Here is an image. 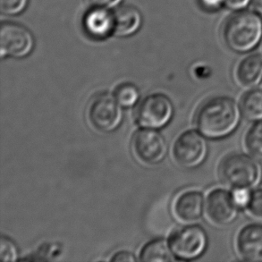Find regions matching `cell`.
<instances>
[{"mask_svg":"<svg viewBox=\"0 0 262 262\" xmlns=\"http://www.w3.org/2000/svg\"><path fill=\"white\" fill-rule=\"evenodd\" d=\"M241 106L227 96L206 100L195 115L198 131L209 139H222L233 134L241 121Z\"/></svg>","mask_w":262,"mask_h":262,"instance_id":"6da1fadb","label":"cell"},{"mask_svg":"<svg viewBox=\"0 0 262 262\" xmlns=\"http://www.w3.org/2000/svg\"><path fill=\"white\" fill-rule=\"evenodd\" d=\"M222 35L231 50L238 53L249 52L261 40V17L250 11L236 12L224 23Z\"/></svg>","mask_w":262,"mask_h":262,"instance_id":"7a4b0ae2","label":"cell"},{"mask_svg":"<svg viewBox=\"0 0 262 262\" xmlns=\"http://www.w3.org/2000/svg\"><path fill=\"white\" fill-rule=\"evenodd\" d=\"M220 177L225 184L235 188L252 189L262 179L261 165L252 157L232 153L221 160Z\"/></svg>","mask_w":262,"mask_h":262,"instance_id":"3957f363","label":"cell"},{"mask_svg":"<svg viewBox=\"0 0 262 262\" xmlns=\"http://www.w3.org/2000/svg\"><path fill=\"white\" fill-rule=\"evenodd\" d=\"M121 105L108 92L99 93L92 99L88 108V119L99 133H110L118 128L123 120Z\"/></svg>","mask_w":262,"mask_h":262,"instance_id":"277c9868","label":"cell"},{"mask_svg":"<svg viewBox=\"0 0 262 262\" xmlns=\"http://www.w3.org/2000/svg\"><path fill=\"white\" fill-rule=\"evenodd\" d=\"M169 245L177 259L192 260L205 252L209 245L206 231L200 226H187L176 231L171 235Z\"/></svg>","mask_w":262,"mask_h":262,"instance_id":"5b68a950","label":"cell"},{"mask_svg":"<svg viewBox=\"0 0 262 262\" xmlns=\"http://www.w3.org/2000/svg\"><path fill=\"white\" fill-rule=\"evenodd\" d=\"M174 106L167 96L155 93L146 97L136 111L137 124L142 128L160 129L170 122Z\"/></svg>","mask_w":262,"mask_h":262,"instance_id":"8992f818","label":"cell"},{"mask_svg":"<svg viewBox=\"0 0 262 262\" xmlns=\"http://www.w3.org/2000/svg\"><path fill=\"white\" fill-rule=\"evenodd\" d=\"M200 132L189 130L177 137L173 146V156L182 167L193 168L202 165L208 155V143Z\"/></svg>","mask_w":262,"mask_h":262,"instance_id":"52a82bcc","label":"cell"},{"mask_svg":"<svg viewBox=\"0 0 262 262\" xmlns=\"http://www.w3.org/2000/svg\"><path fill=\"white\" fill-rule=\"evenodd\" d=\"M133 149L142 163L153 166L160 163L167 154L166 140L154 129L143 128L135 133Z\"/></svg>","mask_w":262,"mask_h":262,"instance_id":"ba28073f","label":"cell"},{"mask_svg":"<svg viewBox=\"0 0 262 262\" xmlns=\"http://www.w3.org/2000/svg\"><path fill=\"white\" fill-rule=\"evenodd\" d=\"M32 35L24 26L10 21L1 25L0 50L2 57H25L32 51Z\"/></svg>","mask_w":262,"mask_h":262,"instance_id":"9c48e42d","label":"cell"},{"mask_svg":"<svg viewBox=\"0 0 262 262\" xmlns=\"http://www.w3.org/2000/svg\"><path fill=\"white\" fill-rule=\"evenodd\" d=\"M238 208L233 193L222 188L209 192L206 201V211L209 220L216 226L233 223L238 216Z\"/></svg>","mask_w":262,"mask_h":262,"instance_id":"30bf717a","label":"cell"},{"mask_svg":"<svg viewBox=\"0 0 262 262\" xmlns=\"http://www.w3.org/2000/svg\"><path fill=\"white\" fill-rule=\"evenodd\" d=\"M237 252L246 261L262 262V225L243 227L236 238Z\"/></svg>","mask_w":262,"mask_h":262,"instance_id":"8fae6325","label":"cell"},{"mask_svg":"<svg viewBox=\"0 0 262 262\" xmlns=\"http://www.w3.org/2000/svg\"><path fill=\"white\" fill-rule=\"evenodd\" d=\"M174 210L177 217L184 222L200 220L204 210V197L201 191H184L174 202Z\"/></svg>","mask_w":262,"mask_h":262,"instance_id":"7c38bea8","label":"cell"},{"mask_svg":"<svg viewBox=\"0 0 262 262\" xmlns=\"http://www.w3.org/2000/svg\"><path fill=\"white\" fill-rule=\"evenodd\" d=\"M84 27L89 35L103 39L113 32V14L105 8H92L84 19Z\"/></svg>","mask_w":262,"mask_h":262,"instance_id":"4fadbf2b","label":"cell"},{"mask_svg":"<svg viewBox=\"0 0 262 262\" xmlns=\"http://www.w3.org/2000/svg\"><path fill=\"white\" fill-rule=\"evenodd\" d=\"M141 23V14L135 7H118L113 14L114 33L119 36L131 35L138 30Z\"/></svg>","mask_w":262,"mask_h":262,"instance_id":"5bb4252c","label":"cell"},{"mask_svg":"<svg viewBox=\"0 0 262 262\" xmlns=\"http://www.w3.org/2000/svg\"><path fill=\"white\" fill-rule=\"evenodd\" d=\"M236 78L244 86H253L262 79V55L252 54L245 57L236 68Z\"/></svg>","mask_w":262,"mask_h":262,"instance_id":"9a60e30c","label":"cell"},{"mask_svg":"<svg viewBox=\"0 0 262 262\" xmlns=\"http://www.w3.org/2000/svg\"><path fill=\"white\" fill-rule=\"evenodd\" d=\"M176 259L169 242L164 239L149 242L142 248L140 254V260L142 261H172Z\"/></svg>","mask_w":262,"mask_h":262,"instance_id":"2e32d148","label":"cell"},{"mask_svg":"<svg viewBox=\"0 0 262 262\" xmlns=\"http://www.w3.org/2000/svg\"><path fill=\"white\" fill-rule=\"evenodd\" d=\"M243 116L249 121H262V91L251 90L241 99Z\"/></svg>","mask_w":262,"mask_h":262,"instance_id":"e0dca14e","label":"cell"},{"mask_svg":"<svg viewBox=\"0 0 262 262\" xmlns=\"http://www.w3.org/2000/svg\"><path fill=\"white\" fill-rule=\"evenodd\" d=\"M114 96L121 106L124 107H132L135 106L140 99L138 88L130 82H124L117 86L115 90Z\"/></svg>","mask_w":262,"mask_h":262,"instance_id":"ac0fdd59","label":"cell"},{"mask_svg":"<svg viewBox=\"0 0 262 262\" xmlns=\"http://www.w3.org/2000/svg\"><path fill=\"white\" fill-rule=\"evenodd\" d=\"M245 146L252 156L262 160V121L249 129L245 136Z\"/></svg>","mask_w":262,"mask_h":262,"instance_id":"d6986e66","label":"cell"},{"mask_svg":"<svg viewBox=\"0 0 262 262\" xmlns=\"http://www.w3.org/2000/svg\"><path fill=\"white\" fill-rule=\"evenodd\" d=\"M17 258L18 250L16 245L10 239L2 236L0 240V261H15Z\"/></svg>","mask_w":262,"mask_h":262,"instance_id":"ffe728a7","label":"cell"},{"mask_svg":"<svg viewBox=\"0 0 262 262\" xmlns=\"http://www.w3.org/2000/svg\"><path fill=\"white\" fill-rule=\"evenodd\" d=\"M27 0H0V9L4 14H15L24 10Z\"/></svg>","mask_w":262,"mask_h":262,"instance_id":"44dd1931","label":"cell"},{"mask_svg":"<svg viewBox=\"0 0 262 262\" xmlns=\"http://www.w3.org/2000/svg\"><path fill=\"white\" fill-rule=\"evenodd\" d=\"M247 209L252 216L262 219V189H256L252 191L251 201Z\"/></svg>","mask_w":262,"mask_h":262,"instance_id":"7402d4cb","label":"cell"},{"mask_svg":"<svg viewBox=\"0 0 262 262\" xmlns=\"http://www.w3.org/2000/svg\"><path fill=\"white\" fill-rule=\"evenodd\" d=\"M233 193L234 201L239 209L247 208L251 201L252 191L247 188H235Z\"/></svg>","mask_w":262,"mask_h":262,"instance_id":"603a6c76","label":"cell"},{"mask_svg":"<svg viewBox=\"0 0 262 262\" xmlns=\"http://www.w3.org/2000/svg\"><path fill=\"white\" fill-rule=\"evenodd\" d=\"M88 6L92 8H110L117 6L121 2V0H84Z\"/></svg>","mask_w":262,"mask_h":262,"instance_id":"cb8c5ba5","label":"cell"},{"mask_svg":"<svg viewBox=\"0 0 262 262\" xmlns=\"http://www.w3.org/2000/svg\"><path fill=\"white\" fill-rule=\"evenodd\" d=\"M252 0H224V3L233 10H242L247 7Z\"/></svg>","mask_w":262,"mask_h":262,"instance_id":"d4e9b609","label":"cell"},{"mask_svg":"<svg viewBox=\"0 0 262 262\" xmlns=\"http://www.w3.org/2000/svg\"><path fill=\"white\" fill-rule=\"evenodd\" d=\"M111 261H135V256L129 252L122 251V252H117L114 254L113 257L110 259Z\"/></svg>","mask_w":262,"mask_h":262,"instance_id":"484cf974","label":"cell"},{"mask_svg":"<svg viewBox=\"0 0 262 262\" xmlns=\"http://www.w3.org/2000/svg\"><path fill=\"white\" fill-rule=\"evenodd\" d=\"M202 5L208 10H216L223 6L224 0H201Z\"/></svg>","mask_w":262,"mask_h":262,"instance_id":"4316f807","label":"cell"},{"mask_svg":"<svg viewBox=\"0 0 262 262\" xmlns=\"http://www.w3.org/2000/svg\"><path fill=\"white\" fill-rule=\"evenodd\" d=\"M252 2L254 11L262 16V0H252Z\"/></svg>","mask_w":262,"mask_h":262,"instance_id":"83f0119b","label":"cell"}]
</instances>
